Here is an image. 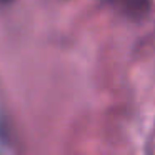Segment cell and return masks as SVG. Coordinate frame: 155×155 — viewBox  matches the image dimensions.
<instances>
[{"label": "cell", "mask_w": 155, "mask_h": 155, "mask_svg": "<svg viewBox=\"0 0 155 155\" xmlns=\"http://www.w3.org/2000/svg\"><path fill=\"white\" fill-rule=\"evenodd\" d=\"M114 8L130 18H140L150 8V0H107Z\"/></svg>", "instance_id": "6da1fadb"}, {"label": "cell", "mask_w": 155, "mask_h": 155, "mask_svg": "<svg viewBox=\"0 0 155 155\" xmlns=\"http://www.w3.org/2000/svg\"><path fill=\"white\" fill-rule=\"evenodd\" d=\"M4 2H8V0H4Z\"/></svg>", "instance_id": "7a4b0ae2"}]
</instances>
